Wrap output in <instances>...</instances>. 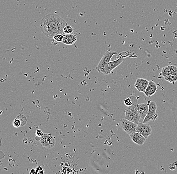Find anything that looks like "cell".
<instances>
[{"instance_id": "obj_1", "label": "cell", "mask_w": 177, "mask_h": 174, "mask_svg": "<svg viewBox=\"0 0 177 174\" xmlns=\"http://www.w3.org/2000/svg\"><path fill=\"white\" fill-rule=\"evenodd\" d=\"M68 25L66 21L60 16L55 14H49L42 18L40 23V28L43 34L49 38L55 35L64 33V28Z\"/></svg>"}, {"instance_id": "obj_2", "label": "cell", "mask_w": 177, "mask_h": 174, "mask_svg": "<svg viewBox=\"0 0 177 174\" xmlns=\"http://www.w3.org/2000/svg\"><path fill=\"white\" fill-rule=\"evenodd\" d=\"M130 52H121L118 55V58L115 60L112 61H110L108 63L106 64L105 66H104L103 68H102L99 71V73H100L102 74H105V75H108L110 74L113 70L115 68L120 65L123 61L124 60V59L126 57H136V56H133Z\"/></svg>"}, {"instance_id": "obj_3", "label": "cell", "mask_w": 177, "mask_h": 174, "mask_svg": "<svg viewBox=\"0 0 177 174\" xmlns=\"http://www.w3.org/2000/svg\"><path fill=\"white\" fill-rule=\"evenodd\" d=\"M125 119L138 124L141 118L137 110V103L128 106L124 110Z\"/></svg>"}, {"instance_id": "obj_4", "label": "cell", "mask_w": 177, "mask_h": 174, "mask_svg": "<svg viewBox=\"0 0 177 174\" xmlns=\"http://www.w3.org/2000/svg\"><path fill=\"white\" fill-rule=\"evenodd\" d=\"M148 112L146 117L144 118L143 123H148L150 121H155L157 119L158 114H157V106L155 101L151 100L148 101Z\"/></svg>"}, {"instance_id": "obj_5", "label": "cell", "mask_w": 177, "mask_h": 174, "mask_svg": "<svg viewBox=\"0 0 177 174\" xmlns=\"http://www.w3.org/2000/svg\"><path fill=\"white\" fill-rule=\"evenodd\" d=\"M119 124L123 130L129 135L137 132V124L125 118L121 119L119 122Z\"/></svg>"}, {"instance_id": "obj_6", "label": "cell", "mask_w": 177, "mask_h": 174, "mask_svg": "<svg viewBox=\"0 0 177 174\" xmlns=\"http://www.w3.org/2000/svg\"><path fill=\"white\" fill-rule=\"evenodd\" d=\"M116 54H118V52H117L111 50H107L105 53H104L102 58L99 61L98 65L96 67V69L97 71H99L102 68H103L106 64L109 62L112 57H113V55H115Z\"/></svg>"}, {"instance_id": "obj_7", "label": "cell", "mask_w": 177, "mask_h": 174, "mask_svg": "<svg viewBox=\"0 0 177 174\" xmlns=\"http://www.w3.org/2000/svg\"><path fill=\"white\" fill-rule=\"evenodd\" d=\"M40 141L43 147L48 148H52L55 143V137L52 136L51 134H44L41 137Z\"/></svg>"}, {"instance_id": "obj_8", "label": "cell", "mask_w": 177, "mask_h": 174, "mask_svg": "<svg viewBox=\"0 0 177 174\" xmlns=\"http://www.w3.org/2000/svg\"><path fill=\"white\" fill-rule=\"evenodd\" d=\"M137 132L142 134L146 139L152 134V128L148 123H139L137 124Z\"/></svg>"}, {"instance_id": "obj_9", "label": "cell", "mask_w": 177, "mask_h": 174, "mask_svg": "<svg viewBox=\"0 0 177 174\" xmlns=\"http://www.w3.org/2000/svg\"><path fill=\"white\" fill-rule=\"evenodd\" d=\"M149 81L146 79L139 78L136 79L134 87L139 92H144L146 90Z\"/></svg>"}, {"instance_id": "obj_10", "label": "cell", "mask_w": 177, "mask_h": 174, "mask_svg": "<svg viewBox=\"0 0 177 174\" xmlns=\"http://www.w3.org/2000/svg\"><path fill=\"white\" fill-rule=\"evenodd\" d=\"M158 86L153 80H150L148 82V87L144 93L147 97H151L157 91Z\"/></svg>"}, {"instance_id": "obj_11", "label": "cell", "mask_w": 177, "mask_h": 174, "mask_svg": "<svg viewBox=\"0 0 177 174\" xmlns=\"http://www.w3.org/2000/svg\"><path fill=\"white\" fill-rule=\"evenodd\" d=\"M129 136L132 141L139 146L143 145L146 141V139L139 132H135L132 134H130Z\"/></svg>"}, {"instance_id": "obj_12", "label": "cell", "mask_w": 177, "mask_h": 174, "mask_svg": "<svg viewBox=\"0 0 177 174\" xmlns=\"http://www.w3.org/2000/svg\"><path fill=\"white\" fill-rule=\"evenodd\" d=\"M161 74L164 77L173 74H177V67L175 65L165 66L162 68Z\"/></svg>"}, {"instance_id": "obj_13", "label": "cell", "mask_w": 177, "mask_h": 174, "mask_svg": "<svg viewBox=\"0 0 177 174\" xmlns=\"http://www.w3.org/2000/svg\"><path fill=\"white\" fill-rule=\"evenodd\" d=\"M137 110L141 119H144L148 112V103H143L137 105Z\"/></svg>"}, {"instance_id": "obj_14", "label": "cell", "mask_w": 177, "mask_h": 174, "mask_svg": "<svg viewBox=\"0 0 177 174\" xmlns=\"http://www.w3.org/2000/svg\"><path fill=\"white\" fill-rule=\"evenodd\" d=\"M77 38L76 36L73 34H66L64 35L62 42L66 45H71L77 42Z\"/></svg>"}, {"instance_id": "obj_15", "label": "cell", "mask_w": 177, "mask_h": 174, "mask_svg": "<svg viewBox=\"0 0 177 174\" xmlns=\"http://www.w3.org/2000/svg\"><path fill=\"white\" fill-rule=\"evenodd\" d=\"M137 98L135 96H132L127 97L124 101V105L127 107L132 106L135 103H137Z\"/></svg>"}, {"instance_id": "obj_16", "label": "cell", "mask_w": 177, "mask_h": 174, "mask_svg": "<svg viewBox=\"0 0 177 174\" xmlns=\"http://www.w3.org/2000/svg\"><path fill=\"white\" fill-rule=\"evenodd\" d=\"M165 80L171 83H174L177 81V74H173L164 77Z\"/></svg>"}, {"instance_id": "obj_17", "label": "cell", "mask_w": 177, "mask_h": 174, "mask_svg": "<svg viewBox=\"0 0 177 174\" xmlns=\"http://www.w3.org/2000/svg\"><path fill=\"white\" fill-rule=\"evenodd\" d=\"M75 30V28L70 25H66L64 28V33L66 34H73Z\"/></svg>"}, {"instance_id": "obj_18", "label": "cell", "mask_w": 177, "mask_h": 174, "mask_svg": "<svg viewBox=\"0 0 177 174\" xmlns=\"http://www.w3.org/2000/svg\"><path fill=\"white\" fill-rule=\"evenodd\" d=\"M16 118L20 120L21 123V126H24L27 123V117L23 114H19L17 116Z\"/></svg>"}, {"instance_id": "obj_19", "label": "cell", "mask_w": 177, "mask_h": 174, "mask_svg": "<svg viewBox=\"0 0 177 174\" xmlns=\"http://www.w3.org/2000/svg\"><path fill=\"white\" fill-rule=\"evenodd\" d=\"M64 35H62V34H58L57 35H55L52 38L53 41L57 43L62 42L63 39H64Z\"/></svg>"}, {"instance_id": "obj_20", "label": "cell", "mask_w": 177, "mask_h": 174, "mask_svg": "<svg viewBox=\"0 0 177 174\" xmlns=\"http://www.w3.org/2000/svg\"><path fill=\"white\" fill-rule=\"evenodd\" d=\"M13 125L14 127L17 128H19V127L21 126V121H20V120H19L18 119L16 118V119L13 121Z\"/></svg>"}, {"instance_id": "obj_21", "label": "cell", "mask_w": 177, "mask_h": 174, "mask_svg": "<svg viewBox=\"0 0 177 174\" xmlns=\"http://www.w3.org/2000/svg\"><path fill=\"white\" fill-rule=\"evenodd\" d=\"M35 170H36V174H44V171H43V168L40 166H38V167H37Z\"/></svg>"}, {"instance_id": "obj_22", "label": "cell", "mask_w": 177, "mask_h": 174, "mask_svg": "<svg viewBox=\"0 0 177 174\" xmlns=\"http://www.w3.org/2000/svg\"><path fill=\"white\" fill-rule=\"evenodd\" d=\"M35 134H36V135L37 137H42L43 135L44 134L43 132L41 130H37L36 131V132H35Z\"/></svg>"}, {"instance_id": "obj_23", "label": "cell", "mask_w": 177, "mask_h": 174, "mask_svg": "<svg viewBox=\"0 0 177 174\" xmlns=\"http://www.w3.org/2000/svg\"><path fill=\"white\" fill-rule=\"evenodd\" d=\"M177 167V162H175L174 163L171 164L170 166V169L171 170H174Z\"/></svg>"}, {"instance_id": "obj_24", "label": "cell", "mask_w": 177, "mask_h": 174, "mask_svg": "<svg viewBox=\"0 0 177 174\" xmlns=\"http://www.w3.org/2000/svg\"><path fill=\"white\" fill-rule=\"evenodd\" d=\"M30 174H36L35 169H32L29 173Z\"/></svg>"}, {"instance_id": "obj_25", "label": "cell", "mask_w": 177, "mask_h": 174, "mask_svg": "<svg viewBox=\"0 0 177 174\" xmlns=\"http://www.w3.org/2000/svg\"><path fill=\"white\" fill-rule=\"evenodd\" d=\"M174 37H175L176 38H177V33H175Z\"/></svg>"}, {"instance_id": "obj_26", "label": "cell", "mask_w": 177, "mask_h": 174, "mask_svg": "<svg viewBox=\"0 0 177 174\" xmlns=\"http://www.w3.org/2000/svg\"><path fill=\"white\" fill-rule=\"evenodd\" d=\"M0 112H1V110H0Z\"/></svg>"}]
</instances>
